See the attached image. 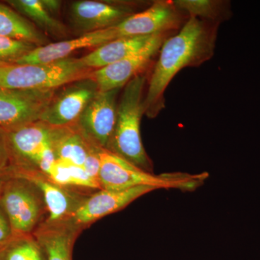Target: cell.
<instances>
[{"label": "cell", "mask_w": 260, "mask_h": 260, "mask_svg": "<svg viewBox=\"0 0 260 260\" xmlns=\"http://www.w3.org/2000/svg\"><path fill=\"white\" fill-rule=\"evenodd\" d=\"M146 83V76L141 74L123 88L118 102L115 127L106 150L145 172L153 173V162L145 151L140 134Z\"/></svg>", "instance_id": "2"}, {"label": "cell", "mask_w": 260, "mask_h": 260, "mask_svg": "<svg viewBox=\"0 0 260 260\" xmlns=\"http://www.w3.org/2000/svg\"><path fill=\"white\" fill-rule=\"evenodd\" d=\"M6 64V63L0 62V67L3 66V65Z\"/></svg>", "instance_id": "29"}, {"label": "cell", "mask_w": 260, "mask_h": 260, "mask_svg": "<svg viewBox=\"0 0 260 260\" xmlns=\"http://www.w3.org/2000/svg\"><path fill=\"white\" fill-rule=\"evenodd\" d=\"M156 34L145 37H125L114 39L95 48L87 55L80 58L85 67L91 70L104 68L124 59L140 50Z\"/></svg>", "instance_id": "18"}, {"label": "cell", "mask_w": 260, "mask_h": 260, "mask_svg": "<svg viewBox=\"0 0 260 260\" xmlns=\"http://www.w3.org/2000/svg\"><path fill=\"white\" fill-rule=\"evenodd\" d=\"M6 3L45 35L62 38L69 34L68 27L46 9L42 0H8Z\"/></svg>", "instance_id": "20"}, {"label": "cell", "mask_w": 260, "mask_h": 260, "mask_svg": "<svg viewBox=\"0 0 260 260\" xmlns=\"http://www.w3.org/2000/svg\"><path fill=\"white\" fill-rule=\"evenodd\" d=\"M0 260H44V255L32 234L13 235L0 246Z\"/></svg>", "instance_id": "22"}, {"label": "cell", "mask_w": 260, "mask_h": 260, "mask_svg": "<svg viewBox=\"0 0 260 260\" xmlns=\"http://www.w3.org/2000/svg\"><path fill=\"white\" fill-rule=\"evenodd\" d=\"M3 184H4V179L0 176V193L3 189Z\"/></svg>", "instance_id": "28"}, {"label": "cell", "mask_w": 260, "mask_h": 260, "mask_svg": "<svg viewBox=\"0 0 260 260\" xmlns=\"http://www.w3.org/2000/svg\"><path fill=\"white\" fill-rule=\"evenodd\" d=\"M101 149L102 148L93 145L89 151L83 167L84 171L86 172L89 177L97 181H99V174L101 167Z\"/></svg>", "instance_id": "24"}, {"label": "cell", "mask_w": 260, "mask_h": 260, "mask_svg": "<svg viewBox=\"0 0 260 260\" xmlns=\"http://www.w3.org/2000/svg\"><path fill=\"white\" fill-rule=\"evenodd\" d=\"M114 39H116V38L114 27L97 30L74 39L49 43L47 45L36 47L15 64H34L55 62L69 58L73 53L80 49L97 48Z\"/></svg>", "instance_id": "15"}, {"label": "cell", "mask_w": 260, "mask_h": 260, "mask_svg": "<svg viewBox=\"0 0 260 260\" xmlns=\"http://www.w3.org/2000/svg\"><path fill=\"white\" fill-rule=\"evenodd\" d=\"M81 229L69 220H44L32 233L44 253V260H73L75 241Z\"/></svg>", "instance_id": "16"}, {"label": "cell", "mask_w": 260, "mask_h": 260, "mask_svg": "<svg viewBox=\"0 0 260 260\" xmlns=\"http://www.w3.org/2000/svg\"><path fill=\"white\" fill-rule=\"evenodd\" d=\"M172 32L156 34L140 50L124 59L90 72L88 78L93 80L100 91L121 89L153 61L162 44Z\"/></svg>", "instance_id": "10"}, {"label": "cell", "mask_w": 260, "mask_h": 260, "mask_svg": "<svg viewBox=\"0 0 260 260\" xmlns=\"http://www.w3.org/2000/svg\"><path fill=\"white\" fill-rule=\"evenodd\" d=\"M2 177L4 184L0 193V205L9 219L13 235L32 234L47 218L42 191L24 178Z\"/></svg>", "instance_id": "5"}, {"label": "cell", "mask_w": 260, "mask_h": 260, "mask_svg": "<svg viewBox=\"0 0 260 260\" xmlns=\"http://www.w3.org/2000/svg\"><path fill=\"white\" fill-rule=\"evenodd\" d=\"M174 5L186 16L220 24L232 16L230 3L219 0H176Z\"/></svg>", "instance_id": "21"}, {"label": "cell", "mask_w": 260, "mask_h": 260, "mask_svg": "<svg viewBox=\"0 0 260 260\" xmlns=\"http://www.w3.org/2000/svg\"><path fill=\"white\" fill-rule=\"evenodd\" d=\"M188 18L177 9L174 1L158 0L147 9L128 17L114 29L116 39L145 37L179 30Z\"/></svg>", "instance_id": "8"}, {"label": "cell", "mask_w": 260, "mask_h": 260, "mask_svg": "<svg viewBox=\"0 0 260 260\" xmlns=\"http://www.w3.org/2000/svg\"><path fill=\"white\" fill-rule=\"evenodd\" d=\"M219 25L189 17L179 32L164 42L143 99L144 115L153 119L160 114L166 90L181 70L199 67L213 57Z\"/></svg>", "instance_id": "1"}, {"label": "cell", "mask_w": 260, "mask_h": 260, "mask_svg": "<svg viewBox=\"0 0 260 260\" xmlns=\"http://www.w3.org/2000/svg\"><path fill=\"white\" fill-rule=\"evenodd\" d=\"M42 3L46 9L56 18L60 13L62 2L59 0H42Z\"/></svg>", "instance_id": "27"}, {"label": "cell", "mask_w": 260, "mask_h": 260, "mask_svg": "<svg viewBox=\"0 0 260 260\" xmlns=\"http://www.w3.org/2000/svg\"><path fill=\"white\" fill-rule=\"evenodd\" d=\"M10 159L8 131L0 126V172L9 165Z\"/></svg>", "instance_id": "25"}, {"label": "cell", "mask_w": 260, "mask_h": 260, "mask_svg": "<svg viewBox=\"0 0 260 260\" xmlns=\"http://www.w3.org/2000/svg\"><path fill=\"white\" fill-rule=\"evenodd\" d=\"M0 36L30 43L37 47L49 44L47 36L28 19L2 3H0Z\"/></svg>", "instance_id": "19"}, {"label": "cell", "mask_w": 260, "mask_h": 260, "mask_svg": "<svg viewBox=\"0 0 260 260\" xmlns=\"http://www.w3.org/2000/svg\"><path fill=\"white\" fill-rule=\"evenodd\" d=\"M135 10L132 3L80 0L70 5V22L82 36L116 26L136 13Z\"/></svg>", "instance_id": "12"}, {"label": "cell", "mask_w": 260, "mask_h": 260, "mask_svg": "<svg viewBox=\"0 0 260 260\" xmlns=\"http://www.w3.org/2000/svg\"><path fill=\"white\" fill-rule=\"evenodd\" d=\"M36 47L30 43L0 36V62L15 64Z\"/></svg>", "instance_id": "23"}, {"label": "cell", "mask_w": 260, "mask_h": 260, "mask_svg": "<svg viewBox=\"0 0 260 260\" xmlns=\"http://www.w3.org/2000/svg\"><path fill=\"white\" fill-rule=\"evenodd\" d=\"M13 236L9 219L0 205V246L8 242Z\"/></svg>", "instance_id": "26"}, {"label": "cell", "mask_w": 260, "mask_h": 260, "mask_svg": "<svg viewBox=\"0 0 260 260\" xmlns=\"http://www.w3.org/2000/svg\"><path fill=\"white\" fill-rule=\"evenodd\" d=\"M0 175L24 178L34 183L44 196L48 212L46 220L49 222L69 220L90 195L85 191L61 186L37 169L8 165L0 172Z\"/></svg>", "instance_id": "7"}, {"label": "cell", "mask_w": 260, "mask_h": 260, "mask_svg": "<svg viewBox=\"0 0 260 260\" xmlns=\"http://www.w3.org/2000/svg\"><path fill=\"white\" fill-rule=\"evenodd\" d=\"M99 182L101 189L125 190L140 186L192 191L203 184L209 174L174 172L155 175L135 167L106 149H101Z\"/></svg>", "instance_id": "3"}, {"label": "cell", "mask_w": 260, "mask_h": 260, "mask_svg": "<svg viewBox=\"0 0 260 260\" xmlns=\"http://www.w3.org/2000/svg\"><path fill=\"white\" fill-rule=\"evenodd\" d=\"M154 190L155 188L148 186L125 190L99 189L87 197L68 220L83 231L99 219L120 211L135 200Z\"/></svg>", "instance_id": "13"}, {"label": "cell", "mask_w": 260, "mask_h": 260, "mask_svg": "<svg viewBox=\"0 0 260 260\" xmlns=\"http://www.w3.org/2000/svg\"><path fill=\"white\" fill-rule=\"evenodd\" d=\"M51 129L39 120L8 131L9 165L37 169L48 175L56 162Z\"/></svg>", "instance_id": "6"}, {"label": "cell", "mask_w": 260, "mask_h": 260, "mask_svg": "<svg viewBox=\"0 0 260 260\" xmlns=\"http://www.w3.org/2000/svg\"><path fill=\"white\" fill-rule=\"evenodd\" d=\"M56 90L0 88V126L7 131L40 120Z\"/></svg>", "instance_id": "9"}, {"label": "cell", "mask_w": 260, "mask_h": 260, "mask_svg": "<svg viewBox=\"0 0 260 260\" xmlns=\"http://www.w3.org/2000/svg\"><path fill=\"white\" fill-rule=\"evenodd\" d=\"M98 91L96 84L90 78L70 83L59 95H55L43 113L40 121L52 126L76 124Z\"/></svg>", "instance_id": "14"}, {"label": "cell", "mask_w": 260, "mask_h": 260, "mask_svg": "<svg viewBox=\"0 0 260 260\" xmlns=\"http://www.w3.org/2000/svg\"><path fill=\"white\" fill-rule=\"evenodd\" d=\"M51 141L57 161L80 167H83L89 151L95 145L84 136L76 124L52 126Z\"/></svg>", "instance_id": "17"}, {"label": "cell", "mask_w": 260, "mask_h": 260, "mask_svg": "<svg viewBox=\"0 0 260 260\" xmlns=\"http://www.w3.org/2000/svg\"><path fill=\"white\" fill-rule=\"evenodd\" d=\"M80 58L69 57L47 64H6L0 67V88L56 90L86 79L92 71Z\"/></svg>", "instance_id": "4"}, {"label": "cell", "mask_w": 260, "mask_h": 260, "mask_svg": "<svg viewBox=\"0 0 260 260\" xmlns=\"http://www.w3.org/2000/svg\"><path fill=\"white\" fill-rule=\"evenodd\" d=\"M121 89L99 91L76 122L84 136L99 148L107 149L115 127L117 99Z\"/></svg>", "instance_id": "11"}]
</instances>
